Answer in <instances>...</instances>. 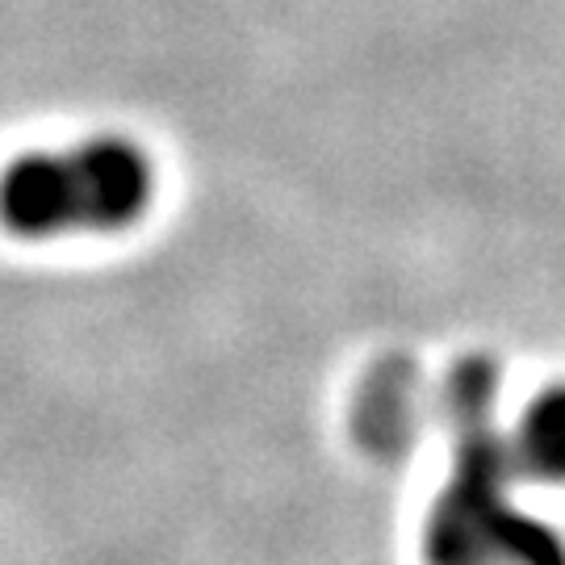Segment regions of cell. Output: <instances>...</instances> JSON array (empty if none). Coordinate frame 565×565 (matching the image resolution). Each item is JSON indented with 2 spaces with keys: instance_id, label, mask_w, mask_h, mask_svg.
<instances>
[{
  "instance_id": "cell-3",
  "label": "cell",
  "mask_w": 565,
  "mask_h": 565,
  "mask_svg": "<svg viewBox=\"0 0 565 565\" xmlns=\"http://www.w3.org/2000/svg\"><path fill=\"white\" fill-rule=\"evenodd\" d=\"M520 457L545 482H565V382L541 390L520 419Z\"/></svg>"
},
{
  "instance_id": "cell-2",
  "label": "cell",
  "mask_w": 565,
  "mask_h": 565,
  "mask_svg": "<svg viewBox=\"0 0 565 565\" xmlns=\"http://www.w3.org/2000/svg\"><path fill=\"white\" fill-rule=\"evenodd\" d=\"M0 226L18 239H55L81 231L67 151H30L0 172Z\"/></svg>"
},
{
  "instance_id": "cell-1",
  "label": "cell",
  "mask_w": 565,
  "mask_h": 565,
  "mask_svg": "<svg viewBox=\"0 0 565 565\" xmlns=\"http://www.w3.org/2000/svg\"><path fill=\"white\" fill-rule=\"evenodd\" d=\"M72 181H76V205H81V231H121L139 223L151 193L156 172L139 142L121 135H97L67 151Z\"/></svg>"
}]
</instances>
